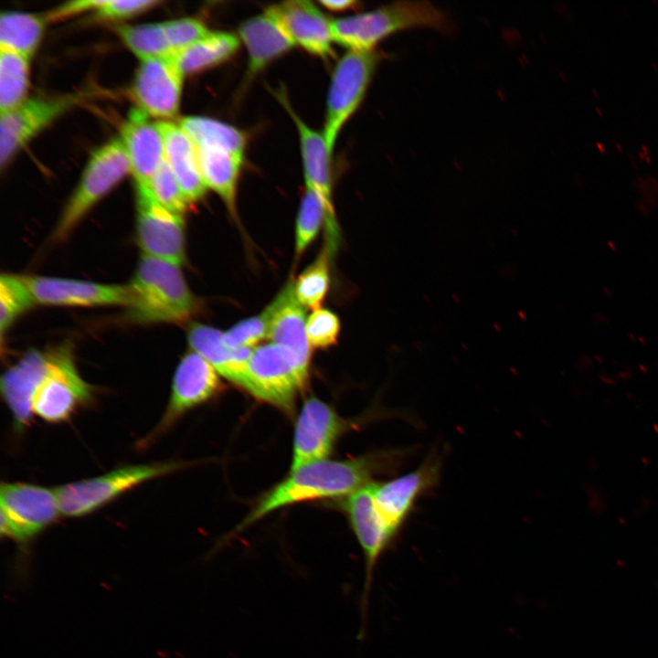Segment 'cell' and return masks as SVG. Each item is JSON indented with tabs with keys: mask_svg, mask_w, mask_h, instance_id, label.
Segmentation results:
<instances>
[{
	"mask_svg": "<svg viewBox=\"0 0 658 658\" xmlns=\"http://www.w3.org/2000/svg\"><path fill=\"white\" fill-rule=\"evenodd\" d=\"M48 371L33 400V413L49 423L67 420L93 397L92 387L80 377L68 346L51 352Z\"/></svg>",
	"mask_w": 658,
	"mask_h": 658,
	"instance_id": "obj_10",
	"label": "cell"
},
{
	"mask_svg": "<svg viewBox=\"0 0 658 658\" xmlns=\"http://www.w3.org/2000/svg\"><path fill=\"white\" fill-rule=\"evenodd\" d=\"M196 147H217L243 157L245 137L240 131L222 122L199 116H188L179 121Z\"/></svg>",
	"mask_w": 658,
	"mask_h": 658,
	"instance_id": "obj_28",
	"label": "cell"
},
{
	"mask_svg": "<svg viewBox=\"0 0 658 658\" xmlns=\"http://www.w3.org/2000/svg\"><path fill=\"white\" fill-rule=\"evenodd\" d=\"M640 150H641L645 155L651 154L650 148H649V146H647L646 144H642Z\"/></svg>",
	"mask_w": 658,
	"mask_h": 658,
	"instance_id": "obj_43",
	"label": "cell"
},
{
	"mask_svg": "<svg viewBox=\"0 0 658 658\" xmlns=\"http://www.w3.org/2000/svg\"><path fill=\"white\" fill-rule=\"evenodd\" d=\"M239 37L229 32H210L194 44L173 53L184 75L201 71L229 58L239 48Z\"/></svg>",
	"mask_w": 658,
	"mask_h": 658,
	"instance_id": "obj_27",
	"label": "cell"
},
{
	"mask_svg": "<svg viewBox=\"0 0 658 658\" xmlns=\"http://www.w3.org/2000/svg\"><path fill=\"white\" fill-rule=\"evenodd\" d=\"M183 77L173 53L142 60L133 88L139 108L155 117L175 116L180 105Z\"/></svg>",
	"mask_w": 658,
	"mask_h": 658,
	"instance_id": "obj_15",
	"label": "cell"
},
{
	"mask_svg": "<svg viewBox=\"0 0 658 658\" xmlns=\"http://www.w3.org/2000/svg\"><path fill=\"white\" fill-rule=\"evenodd\" d=\"M279 99L294 121L298 130L306 186L313 190L322 200L325 210L327 247L336 248L338 228L334 215L330 176V157L324 137L309 127L292 110L284 94Z\"/></svg>",
	"mask_w": 658,
	"mask_h": 658,
	"instance_id": "obj_16",
	"label": "cell"
},
{
	"mask_svg": "<svg viewBox=\"0 0 658 658\" xmlns=\"http://www.w3.org/2000/svg\"><path fill=\"white\" fill-rule=\"evenodd\" d=\"M591 93L595 98H600V92L596 88L591 89Z\"/></svg>",
	"mask_w": 658,
	"mask_h": 658,
	"instance_id": "obj_48",
	"label": "cell"
},
{
	"mask_svg": "<svg viewBox=\"0 0 658 658\" xmlns=\"http://www.w3.org/2000/svg\"><path fill=\"white\" fill-rule=\"evenodd\" d=\"M164 138V159L188 202L202 198L207 189L198 164L196 148L188 134L171 122H156Z\"/></svg>",
	"mask_w": 658,
	"mask_h": 658,
	"instance_id": "obj_23",
	"label": "cell"
},
{
	"mask_svg": "<svg viewBox=\"0 0 658 658\" xmlns=\"http://www.w3.org/2000/svg\"><path fill=\"white\" fill-rule=\"evenodd\" d=\"M128 288L129 315L138 322H184L197 308L180 265L172 261L143 255Z\"/></svg>",
	"mask_w": 658,
	"mask_h": 658,
	"instance_id": "obj_2",
	"label": "cell"
},
{
	"mask_svg": "<svg viewBox=\"0 0 658 658\" xmlns=\"http://www.w3.org/2000/svg\"><path fill=\"white\" fill-rule=\"evenodd\" d=\"M74 97L26 100L0 117V164L4 167L34 135L62 114Z\"/></svg>",
	"mask_w": 658,
	"mask_h": 658,
	"instance_id": "obj_17",
	"label": "cell"
},
{
	"mask_svg": "<svg viewBox=\"0 0 658 658\" xmlns=\"http://www.w3.org/2000/svg\"><path fill=\"white\" fill-rule=\"evenodd\" d=\"M159 4L150 0H104L97 9V16L101 18L121 19L130 17Z\"/></svg>",
	"mask_w": 658,
	"mask_h": 658,
	"instance_id": "obj_39",
	"label": "cell"
},
{
	"mask_svg": "<svg viewBox=\"0 0 658 658\" xmlns=\"http://www.w3.org/2000/svg\"><path fill=\"white\" fill-rule=\"evenodd\" d=\"M596 148L599 150L600 154L606 153V147L601 142H596Z\"/></svg>",
	"mask_w": 658,
	"mask_h": 658,
	"instance_id": "obj_42",
	"label": "cell"
},
{
	"mask_svg": "<svg viewBox=\"0 0 658 658\" xmlns=\"http://www.w3.org/2000/svg\"><path fill=\"white\" fill-rule=\"evenodd\" d=\"M200 173L207 188L214 190L230 212L235 210L238 178L243 157L217 147H196Z\"/></svg>",
	"mask_w": 658,
	"mask_h": 658,
	"instance_id": "obj_26",
	"label": "cell"
},
{
	"mask_svg": "<svg viewBox=\"0 0 658 658\" xmlns=\"http://www.w3.org/2000/svg\"><path fill=\"white\" fill-rule=\"evenodd\" d=\"M413 452L411 447L388 449L348 460H321L299 467L260 499L237 530L299 502L348 496L372 483L375 475L397 472Z\"/></svg>",
	"mask_w": 658,
	"mask_h": 658,
	"instance_id": "obj_1",
	"label": "cell"
},
{
	"mask_svg": "<svg viewBox=\"0 0 658 658\" xmlns=\"http://www.w3.org/2000/svg\"><path fill=\"white\" fill-rule=\"evenodd\" d=\"M28 59L0 47V110H13L26 101L28 87Z\"/></svg>",
	"mask_w": 658,
	"mask_h": 658,
	"instance_id": "obj_30",
	"label": "cell"
},
{
	"mask_svg": "<svg viewBox=\"0 0 658 658\" xmlns=\"http://www.w3.org/2000/svg\"><path fill=\"white\" fill-rule=\"evenodd\" d=\"M423 27L448 29L445 14L428 1H399L331 20L333 41L354 51L374 50L379 41L394 33Z\"/></svg>",
	"mask_w": 658,
	"mask_h": 658,
	"instance_id": "obj_3",
	"label": "cell"
},
{
	"mask_svg": "<svg viewBox=\"0 0 658 658\" xmlns=\"http://www.w3.org/2000/svg\"><path fill=\"white\" fill-rule=\"evenodd\" d=\"M442 455L430 452L414 470L384 482H372L375 505L385 523L398 536L414 513L419 501L437 487Z\"/></svg>",
	"mask_w": 658,
	"mask_h": 658,
	"instance_id": "obj_8",
	"label": "cell"
},
{
	"mask_svg": "<svg viewBox=\"0 0 658 658\" xmlns=\"http://www.w3.org/2000/svg\"><path fill=\"white\" fill-rule=\"evenodd\" d=\"M140 108L132 109L122 129V142L135 184L148 186L164 159V138L157 123Z\"/></svg>",
	"mask_w": 658,
	"mask_h": 658,
	"instance_id": "obj_21",
	"label": "cell"
},
{
	"mask_svg": "<svg viewBox=\"0 0 658 658\" xmlns=\"http://www.w3.org/2000/svg\"><path fill=\"white\" fill-rule=\"evenodd\" d=\"M307 377L308 368L291 352L266 344L253 349L243 388L256 398L291 412Z\"/></svg>",
	"mask_w": 658,
	"mask_h": 658,
	"instance_id": "obj_5",
	"label": "cell"
},
{
	"mask_svg": "<svg viewBox=\"0 0 658 658\" xmlns=\"http://www.w3.org/2000/svg\"><path fill=\"white\" fill-rule=\"evenodd\" d=\"M330 252L327 246L324 248L317 259L293 282L295 296L303 307L319 309L327 294Z\"/></svg>",
	"mask_w": 658,
	"mask_h": 658,
	"instance_id": "obj_32",
	"label": "cell"
},
{
	"mask_svg": "<svg viewBox=\"0 0 658 658\" xmlns=\"http://www.w3.org/2000/svg\"><path fill=\"white\" fill-rule=\"evenodd\" d=\"M657 42H658V39H657Z\"/></svg>",
	"mask_w": 658,
	"mask_h": 658,
	"instance_id": "obj_52",
	"label": "cell"
},
{
	"mask_svg": "<svg viewBox=\"0 0 658 658\" xmlns=\"http://www.w3.org/2000/svg\"><path fill=\"white\" fill-rule=\"evenodd\" d=\"M162 24L174 52L194 44L211 32L201 21L191 17L174 19Z\"/></svg>",
	"mask_w": 658,
	"mask_h": 658,
	"instance_id": "obj_38",
	"label": "cell"
},
{
	"mask_svg": "<svg viewBox=\"0 0 658 658\" xmlns=\"http://www.w3.org/2000/svg\"><path fill=\"white\" fill-rule=\"evenodd\" d=\"M644 162H645L646 164H651V163H652V156H651V154L645 155Z\"/></svg>",
	"mask_w": 658,
	"mask_h": 658,
	"instance_id": "obj_50",
	"label": "cell"
},
{
	"mask_svg": "<svg viewBox=\"0 0 658 658\" xmlns=\"http://www.w3.org/2000/svg\"><path fill=\"white\" fill-rule=\"evenodd\" d=\"M49 361V352L30 350L1 377V393L16 431H21L31 420L34 397L48 371Z\"/></svg>",
	"mask_w": 658,
	"mask_h": 658,
	"instance_id": "obj_19",
	"label": "cell"
},
{
	"mask_svg": "<svg viewBox=\"0 0 658 658\" xmlns=\"http://www.w3.org/2000/svg\"><path fill=\"white\" fill-rule=\"evenodd\" d=\"M270 319L271 312L267 307L259 315L241 321L223 333L224 344L232 349L251 348L268 336Z\"/></svg>",
	"mask_w": 658,
	"mask_h": 658,
	"instance_id": "obj_36",
	"label": "cell"
},
{
	"mask_svg": "<svg viewBox=\"0 0 658 658\" xmlns=\"http://www.w3.org/2000/svg\"><path fill=\"white\" fill-rule=\"evenodd\" d=\"M36 303L91 306L122 304L130 300L128 285H109L87 281L44 276L24 277Z\"/></svg>",
	"mask_w": 658,
	"mask_h": 658,
	"instance_id": "obj_18",
	"label": "cell"
},
{
	"mask_svg": "<svg viewBox=\"0 0 658 658\" xmlns=\"http://www.w3.org/2000/svg\"><path fill=\"white\" fill-rule=\"evenodd\" d=\"M117 31L127 47L142 60L174 53L161 23L121 26Z\"/></svg>",
	"mask_w": 658,
	"mask_h": 658,
	"instance_id": "obj_31",
	"label": "cell"
},
{
	"mask_svg": "<svg viewBox=\"0 0 658 658\" xmlns=\"http://www.w3.org/2000/svg\"><path fill=\"white\" fill-rule=\"evenodd\" d=\"M104 0H79L65 3L51 10L46 16L47 21H57L90 9H98Z\"/></svg>",
	"mask_w": 658,
	"mask_h": 658,
	"instance_id": "obj_40",
	"label": "cell"
},
{
	"mask_svg": "<svg viewBox=\"0 0 658 658\" xmlns=\"http://www.w3.org/2000/svg\"><path fill=\"white\" fill-rule=\"evenodd\" d=\"M629 158H630L631 165L634 169H637V168H638V164H637V162H636V160L634 159V157H633L632 155H630Z\"/></svg>",
	"mask_w": 658,
	"mask_h": 658,
	"instance_id": "obj_45",
	"label": "cell"
},
{
	"mask_svg": "<svg viewBox=\"0 0 658 658\" xmlns=\"http://www.w3.org/2000/svg\"><path fill=\"white\" fill-rule=\"evenodd\" d=\"M320 4L324 7H325L329 10H332V11H344V10L353 7V5L356 4V2L349 1V0H336V1L325 0V1H321Z\"/></svg>",
	"mask_w": 658,
	"mask_h": 658,
	"instance_id": "obj_41",
	"label": "cell"
},
{
	"mask_svg": "<svg viewBox=\"0 0 658 658\" xmlns=\"http://www.w3.org/2000/svg\"><path fill=\"white\" fill-rule=\"evenodd\" d=\"M239 32L249 54V75L257 74L295 46L281 23L268 10L242 23Z\"/></svg>",
	"mask_w": 658,
	"mask_h": 658,
	"instance_id": "obj_24",
	"label": "cell"
},
{
	"mask_svg": "<svg viewBox=\"0 0 658 658\" xmlns=\"http://www.w3.org/2000/svg\"><path fill=\"white\" fill-rule=\"evenodd\" d=\"M135 186L137 235L143 255L181 265L185 260L183 216L162 206L148 186Z\"/></svg>",
	"mask_w": 658,
	"mask_h": 658,
	"instance_id": "obj_12",
	"label": "cell"
},
{
	"mask_svg": "<svg viewBox=\"0 0 658 658\" xmlns=\"http://www.w3.org/2000/svg\"><path fill=\"white\" fill-rule=\"evenodd\" d=\"M45 21L43 16L33 14L3 12L0 16V47L29 58L40 42Z\"/></svg>",
	"mask_w": 658,
	"mask_h": 658,
	"instance_id": "obj_29",
	"label": "cell"
},
{
	"mask_svg": "<svg viewBox=\"0 0 658 658\" xmlns=\"http://www.w3.org/2000/svg\"><path fill=\"white\" fill-rule=\"evenodd\" d=\"M342 430L334 409L317 398L306 399L295 424L291 471L325 460Z\"/></svg>",
	"mask_w": 658,
	"mask_h": 658,
	"instance_id": "obj_14",
	"label": "cell"
},
{
	"mask_svg": "<svg viewBox=\"0 0 658 658\" xmlns=\"http://www.w3.org/2000/svg\"><path fill=\"white\" fill-rule=\"evenodd\" d=\"M324 217L325 210L322 200L313 190L306 186L296 224L297 257L301 256L316 237Z\"/></svg>",
	"mask_w": 658,
	"mask_h": 658,
	"instance_id": "obj_34",
	"label": "cell"
},
{
	"mask_svg": "<svg viewBox=\"0 0 658 658\" xmlns=\"http://www.w3.org/2000/svg\"><path fill=\"white\" fill-rule=\"evenodd\" d=\"M651 67L654 72H658V63L655 61H653L651 63Z\"/></svg>",
	"mask_w": 658,
	"mask_h": 658,
	"instance_id": "obj_49",
	"label": "cell"
},
{
	"mask_svg": "<svg viewBox=\"0 0 658 658\" xmlns=\"http://www.w3.org/2000/svg\"><path fill=\"white\" fill-rule=\"evenodd\" d=\"M378 61L374 50H349L338 61L330 84L324 137L332 154L338 134L361 103Z\"/></svg>",
	"mask_w": 658,
	"mask_h": 658,
	"instance_id": "obj_9",
	"label": "cell"
},
{
	"mask_svg": "<svg viewBox=\"0 0 658 658\" xmlns=\"http://www.w3.org/2000/svg\"><path fill=\"white\" fill-rule=\"evenodd\" d=\"M223 333L214 327L194 324L187 339L192 350L204 357L223 377L243 388L252 348L228 347Z\"/></svg>",
	"mask_w": 658,
	"mask_h": 658,
	"instance_id": "obj_25",
	"label": "cell"
},
{
	"mask_svg": "<svg viewBox=\"0 0 658 658\" xmlns=\"http://www.w3.org/2000/svg\"><path fill=\"white\" fill-rule=\"evenodd\" d=\"M614 147L619 153H623V147L622 144L619 142L614 143Z\"/></svg>",
	"mask_w": 658,
	"mask_h": 658,
	"instance_id": "obj_44",
	"label": "cell"
},
{
	"mask_svg": "<svg viewBox=\"0 0 658 658\" xmlns=\"http://www.w3.org/2000/svg\"><path fill=\"white\" fill-rule=\"evenodd\" d=\"M220 388L217 370L197 353L186 354L175 372L167 407L144 443L165 432L190 409L210 400Z\"/></svg>",
	"mask_w": 658,
	"mask_h": 658,
	"instance_id": "obj_13",
	"label": "cell"
},
{
	"mask_svg": "<svg viewBox=\"0 0 658 658\" xmlns=\"http://www.w3.org/2000/svg\"><path fill=\"white\" fill-rule=\"evenodd\" d=\"M35 303L22 276L2 275L0 279V329L2 335L19 314Z\"/></svg>",
	"mask_w": 658,
	"mask_h": 658,
	"instance_id": "obj_33",
	"label": "cell"
},
{
	"mask_svg": "<svg viewBox=\"0 0 658 658\" xmlns=\"http://www.w3.org/2000/svg\"><path fill=\"white\" fill-rule=\"evenodd\" d=\"M370 483L346 496L344 509L365 558L361 593V616L366 620L374 574L380 557L396 542V534L381 518L372 496Z\"/></svg>",
	"mask_w": 658,
	"mask_h": 658,
	"instance_id": "obj_11",
	"label": "cell"
},
{
	"mask_svg": "<svg viewBox=\"0 0 658 658\" xmlns=\"http://www.w3.org/2000/svg\"><path fill=\"white\" fill-rule=\"evenodd\" d=\"M129 171L131 165L121 138L95 150L80 181L67 203L54 231V238H65L84 215Z\"/></svg>",
	"mask_w": 658,
	"mask_h": 658,
	"instance_id": "obj_7",
	"label": "cell"
},
{
	"mask_svg": "<svg viewBox=\"0 0 658 658\" xmlns=\"http://www.w3.org/2000/svg\"><path fill=\"white\" fill-rule=\"evenodd\" d=\"M182 462H154L123 466L108 473L55 488L60 514L68 517L90 515L125 492L174 472Z\"/></svg>",
	"mask_w": 658,
	"mask_h": 658,
	"instance_id": "obj_4",
	"label": "cell"
},
{
	"mask_svg": "<svg viewBox=\"0 0 658 658\" xmlns=\"http://www.w3.org/2000/svg\"><path fill=\"white\" fill-rule=\"evenodd\" d=\"M594 109L599 117H603V111L600 106H596Z\"/></svg>",
	"mask_w": 658,
	"mask_h": 658,
	"instance_id": "obj_47",
	"label": "cell"
},
{
	"mask_svg": "<svg viewBox=\"0 0 658 658\" xmlns=\"http://www.w3.org/2000/svg\"><path fill=\"white\" fill-rule=\"evenodd\" d=\"M154 197L165 208L183 215L189 203L165 159L153 175L148 186Z\"/></svg>",
	"mask_w": 658,
	"mask_h": 658,
	"instance_id": "obj_35",
	"label": "cell"
},
{
	"mask_svg": "<svg viewBox=\"0 0 658 658\" xmlns=\"http://www.w3.org/2000/svg\"><path fill=\"white\" fill-rule=\"evenodd\" d=\"M652 3L658 4V0H652Z\"/></svg>",
	"mask_w": 658,
	"mask_h": 658,
	"instance_id": "obj_51",
	"label": "cell"
},
{
	"mask_svg": "<svg viewBox=\"0 0 658 658\" xmlns=\"http://www.w3.org/2000/svg\"><path fill=\"white\" fill-rule=\"evenodd\" d=\"M271 319L268 338L271 344L291 352L309 368L310 344L306 334L304 307L298 302L293 282H290L268 306Z\"/></svg>",
	"mask_w": 658,
	"mask_h": 658,
	"instance_id": "obj_22",
	"label": "cell"
},
{
	"mask_svg": "<svg viewBox=\"0 0 658 658\" xmlns=\"http://www.w3.org/2000/svg\"><path fill=\"white\" fill-rule=\"evenodd\" d=\"M340 323L337 315L330 310H314L306 320V334L310 345L327 348L337 342Z\"/></svg>",
	"mask_w": 658,
	"mask_h": 658,
	"instance_id": "obj_37",
	"label": "cell"
},
{
	"mask_svg": "<svg viewBox=\"0 0 658 658\" xmlns=\"http://www.w3.org/2000/svg\"><path fill=\"white\" fill-rule=\"evenodd\" d=\"M1 534L22 549L60 514L55 489L25 483H2Z\"/></svg>",
	"mask_w": 658,
	"mask_h": 658,
	"instance_id": "obj_6",
	"label": "cell"
},
{
	"mask_svg": "<svg viewBox=\"0 0 658 658\" xmlns=\"http://www.w3.org/2000/svg\"><path fill=\"white\" fill-rule=\"evenodd\" d=\"M266 10L281 23L295 45L321 58L332 55L331 20L312 2L287 1Z\"/></svg>",
	"mask_w": 658,
	"mask_h": 658,
	"instance_id": "obj_20",
	"label": "cell"
},
{
	"mask_svg": "<svg viewBox=\"0 0 658 658\" xmlns=\"http://www.w3.org/2000/svg\"><path fill=\"white\" fill-rule=\"evenodd\" d=\"M637 156H638L639 161L644 162L645 154L641 150H639L637 152Z\"/></svg>",
	"mask_w": 658,
	"mask_h": 658,
	"instance_id": "obj_46",
	"label": "cell"
}]
</instances>
